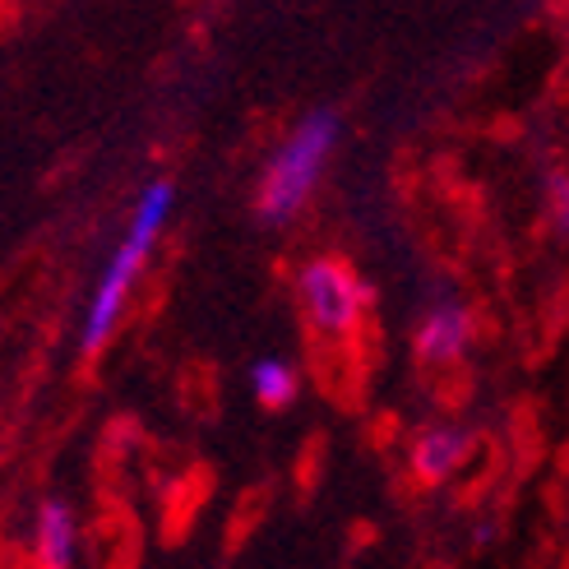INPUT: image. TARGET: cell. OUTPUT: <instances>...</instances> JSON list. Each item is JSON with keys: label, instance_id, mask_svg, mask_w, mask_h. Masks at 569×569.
Returning <instances> with one entry per match:
<instances>
[{"label": "cell", "instance_id": "52a82bcc", "mask_svg": "<svg viewBox=\"0 0 569 569\" xmlns=\"http://www.w3.org/2000/svg\"><path fill=\"white\" fill-rule=\"evenodd\" d=\"M250 393H254V403L269 408V412L292 408V403H297V393H301L297 366H292V361H282V357L254 361V371H250Z\"/></svg>", "mask_w": 569, "mask_h": 569}, {"label": "cell", "instance_id": "8992f818", "mask_svg": "<svg viewBox=\"0 0 569 569\" xmlns=\"http://www.w3.org/2000/svg\"><path fill=\"white\" fill-rule=\"evenodd\" d=\"M33 551H38V560L51 565V569L74 565V556H79V523H74V509H70V505H61V500H42Z\"/></svg>", "mask_w": 569, "mask_h": 569}, {"label": "cell", "instance_id": "277c9868", "mask_svg": "<svg viewBox=\"0 0 569 569\" xmlns=\"http://www.w3.org/2000/svg\"><path fill=\"white\" fill-rule=\"evenodd\" d=\"M472 338H477V325H472L468 310L459 301H440V306H431L417 320V338H412V343H417V357L426 366H453V361L468 357Z\"/></svg>", "mask_w": 569, "mask_h": 569}, {"label": "cell", "instance_id": "ba28073f", "mask_svg": "<svg viewBox=\"0 0 569 569\" xmlns=\"http://www.w3.org/2000/svg\"><path fill=\"white\" fill-rule=\"evenodd\" d=\"M551 218H556L560 232L569 237V172L551 177Z\"/></svg>", "mask_w": 569, "mask_h": 569}, {"label": "cell", "instance_id": "3957f363", "mask_svg": "<svg viewBox=\"0 0 569 569\" xmlns=\"http://www.w3.org/2000/svg\"><path fill=\"white\" fill-rule=\"evenodd\" d=\"M297 306H301V320L320 338L348 343V338L366 325L371 288H366V278L348 260L320 254V260L301 264V273H297Z\"/></svg>", "mask_w": 569, "mask_h": 569}, {"label": "cell", "instance_id": "5b68a950", "mask_svg": "<svg viewBox=\"0 0 569 569\" xmlns=\"http://www.w3.org/2000/svg\"><path fill=\"white\" fill-rule=\"evenodd\" d=\"M468 453H472V436L463 426H426V431L412 436L408 468L421 487H445L449 477H459Z\"/></svg>", "mask_w": 569, "mask_h": 569}, {"label": "cell", "instance_id": "7a4b0ae2", "mask_svg": "<svg viewBox=\"0 0 569 569\" xmlns=\"http://www.w3.org/2000/svg\"><path fill=\"white\" fill-rule=\"evenodd\" d=\"M333 149H338V117L333 111H310V117H301L288 134H282V144L273 149L264 177H260V194H254L260 218L273 227L301 218V209L316 199V190L329 172Z\"/></svg>", "mask_w": 569, "mask_h": 569}, {"label": "cell", "instance_id": "6da1fadb", "mask_svg": "<svg viewBox=\"0 0 569 569\" xmlns=\"http://www.w3.org/2000/svg\"><path fill=\"white\" fill-rule=\"evenodd\" d=\"M172 209H177V186L172 181H149L144 194L134 199L130 227H126V237L117 241V250H111V260H107V269L98 278V288H93L89 316H83V329H79L83 357H93V352H102L111 343V333H117V325L126 316L139 273L149 269L153 246L167 232V222H172Z\"/></svg>", "mask_w": 569, "mask_h": 569}]
</instances>
